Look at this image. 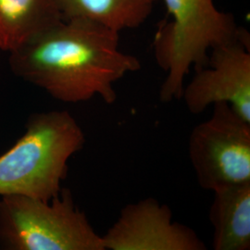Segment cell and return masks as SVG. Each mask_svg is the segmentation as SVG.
I'll list each match as a JSON object with an SVG mask.
<instances>
[{
  "label": "cell",
  "instance_id": "4",
  "mask_svg": "<svg viewBox=\"0 0 250 250\" xmlns=\"http://www.w3.org/2000/svg\"><path fill=\"white\" fill-rule=\"evenodd\" d=\"M0 250H106L68 188L49 201L0 197Z\"/></svg>",
  "mask_w": 250,
  "mask_h": 250
},
{
  "label": "cell",
  "instance_id": "1",
  "mask_svg": "<svg viewBox=\"0 0 250 250\" xmlns=\"http://www.w3.org/2000/svg\"><path fill=\"white\" fill-rule=\"evenodd\" d=\"M13 73L65 103L117 99L114 84L141 68L120 49V33L80 19L63 20L9 53Z\"/></svg>",
  "mask_w": 250,
  "mask_h": 250
},
{
  "label": "cell",
  "instance_id": "10",
  "mask_svg": "<svg viewBox=\"0 0 250 250\" xmlns=\"http://www.w3.org/2000/svg\"><path fill=\"white\" fill-rule=\"evenodd\" d=\"M63 20H86L118 33L141 26L159 0H52Z\"/></svg>",
  "mask_w": 250,
  "mask_h": 250
},
{
  "label": "cell",
  "instance_id": "6",
  "mask_svg": "<svg viewBox=\"0 0 250 250\" xmlns=\"http://www.w3.org/2000/svg\"><path fill=\"white\" fill-rule=\"evenodd\" d=\"M181 99L192 114H200L216 103H227L250 123V38L238 35L210 50L205 66L184 86Z\"/></svg>",
  "mask_w": 250,
  "mask_h": 250
},
{
  "label": "cell",
  "instance_id": "3",
  "mask_svg": "<svg viewBox=\"0 0 250 250\" xmlns=\"http://www.w3.org/2000/svg\"><path fill=\"white\" fill-rule=\"evenodd\" d=\"M163 1L171 21L160 26L153 47L156 62L167 73L160 99L168 103L181 99L190 69L205 66L210 50L232 40L241 28L214 0Z\"/></svg>",
  "mask_w": 250,
  "mask_h": 250
},
{
  "label": "cell",
  "instance_id": "7",
  "mask_svg": "<svg viewBox=\"0 0 250 250\" xmlns=\"http://www.w3.org/2000/svg\"><path fill=\"white\" fill-rule=\"evenodd\" d=\"M106 250H205L192 228L173 221L169 206L147 197L123 208L102 236Z\"/></svg>",
  "mask_w": 250,
  "mask_h": 250
},
{
  "label": "cell",
  "instance_id": "8",
  "mask_svg": "<svg viewBox=\"0 0 250 250\" xmlns=\"http://www.w3.org/2000/svg\"><path fill=\"white\" fill-rule=\"evenodd\" d=\"M209 209L214 250H250V182L216 189Z\"/></svg>",
  "mask_w": 250,
  "mask_h": 250
},
{
  "label": "cell",
  "instance_id": "9",
  "mask_svg": "<svg viewBox=\"0 0 250 250\" xmlns=\"http://www.w3.org/2000/svg\"><path fill=\"white\" fill-rule=\"evenodd\" d=\"M62 21L52 0H0V49L10 53Z\"/></svg>",
  "mask_w": 250,
  "mask_h": 250
},
{
  "label": "cell",
  "instance_id": "2",
  "mask_svg": "<svg viewBox=\"0 0 250 250\" xmlns=\"http://www.w3.org/2000/svg\"><path fill=\"white\" fill-rule=\"evenodd\" d=\"M24 134L0 156V197L49 201L62 191L68 162L83 149L85 135L67 110L33 113Z\"/></svg>",
  "mask_w": 250,
  "mask_h": 250
},
{
  "label": "cell",
  "instance_id": "5",
  "mask_svg": "<svg viewBox=\"0 0 250 250\" xmlns=\"http://www.w3.org/2000/svg\"><path fill=\"white\" fill-rule=\"evenodd\" d=\"M211 116L197 125L188 155L200 188L216 189L250 182V123L227 103H216Z\"/></svg>",
  "mask_w": 250,
  "mask_h": 250
}]
</instances>
